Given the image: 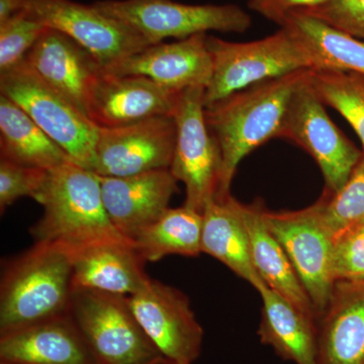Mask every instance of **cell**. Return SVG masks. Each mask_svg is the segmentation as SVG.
Segmentation results:
<instances>
[{
  "label": "cell",
  "mask_w": 364,
  "mask_h": 364,
  "mask_svg": "<svg viewBox=\"0 0 364 364\" xmlns=\"http://www.w3.org/2000/svg\"><path fill=\"white\" fill-rule=\"evenodd\" d=\"M313 70L304 69L256 83L205 107V122L222 153L217 198L231 195L232 181L244 158L272 139L282 138L294 95Z\"/></svg>",
  "instance_id": "obj_1"
},
{
  "label": "cell",
  "mask_w": 364,
  "mask_h": 364,
  "mask_svg": "<svg viewBox=\"0 0 364 364\" xmlns=\"http://www.w3.org/2000/svg\"><path fill=\"white\" fill-rule=\"evenodd\" d=\"M36 202L44 213L30 228L35 243L74 252L105 242H131L117 231L107 215L100 176L72 160L49 171Z\"/></svg>",
  "instance_id": "obj_2"
},
{
  "label": "cell",
  "mask_w": 364,
  "mask_h": 364,
  "mask_svg": "<svg viewBox=\"0 0 364 364\" xmlns=\"http://www.w3.org/2000/svg\"><path fill=\"white\" fill-rule=\"evenodd\" d=\"M72 293L71 252L33 244L2 268L0 335L68 315Z\"/></svg>",
  "instance_id": "obj_3"
},
{
  "label": "cell",
  "mask_w": 364,
  "mask_h": 364,
  "mask_svg": "<svg viewBox=\"0 0 364 364\" xmlns=\"http://www.w3.org/2000/svg\"><path fill=\"white\" fill-rule=\"evenodd\" d=\"M213 74L205 90V107L249 86L314 69L310 55L286 28L264 39L235 43L208 36Z\"/></svg>",
  "instance_id": "obj_4"
},
{
  "label": "cell",
  "mask_w": 364,
  "mask_h": 364,
  "mask_svg": "<svg viewBox=\"0 0 364 364\" xmlns=\"http://www.w3.org/2000/svg\"><path fill=\"white\" fill-rule=\"evenodd\" d=\"M0 92L23 109L72 161L95 171L98 127L25 61L0 73Z\"/></svg>",
  "instance_id": "obj_5"
},
{
  "label": "cell",
  "mask_w": 364,
  "mask_h": 364,
  "mask_svg": "<svg viewBox=\"0 0 364 364\" xmlns=\"http://www.w3.org/2000/svg\"><path fill=\"white\" fill-rule=\"evenodd\" d=\"M69 315L97 364H157L164 358L139 325L127 296L74 289Z\"/></svg>",
  "instance_id": "obj_6"
},
{
  "label": "cell",
  "mask_w": 364,
  "mask_h": 364,
  "mask_svg": "<svg viewBox=\"0 0 364 364\" xmlns=\"http://www.w3.org/2000/svg\"><path fill=\"white\" fill-rule=\"evenodd\" d=\"M95 6L133 28L150 45L208 31L245 33L250 16L235 4H184L173 0H100Z\"/></svg>",
  "instance_id": "obj_7"
},
{
  "label": "cell",
  "mask_w": 364,
  "mask_h": 364,
  "mask_svg": "<svg viewBox=\"0 0 364 364\" xmlns=\"http://www.w3.org/2000/svg\"><path fill=\"white\" fill-rule=\"evenodd\" d=\"M205 87L182 91L172 117L176 143L170 172L186 189L184 205L203 214L219 195L223 159L219 144L205 117Z\"/></svg>",
  "instance_id": "obj_8"
},
{
  "label": "cell",
  "mask_w": 364,
  "mask_h": 364,
  "mask_svg": "<svg viewBox=\"0 0 364 364\" xmlns=\"http://www.w3.org/2000/svg\"><path fill=\"white\" fill-rule=\"evenodd\" d=\"M265 223L284 248L312 303L318 321L331 301L333 235L325 226L317 205L294 212L263 210Z\"/></svg>",
  "instance_id": "obj_9"
},
{
  "label": "cell",
  "mask_w": 364,
  "mask_h": 364,
  "mask_svg": "<svg viewBox=\"0 0 364 364\" xmlns=\"http://www.w3.org/2000/svg\"><path fill=\"white\" fill-rule=\"evenodd\" d=\"M311 76L294 95L282 138L293 141L312 156L322 171L327 191L336 193L348 181L363 154L328 116Z\"/></svg>",
  "instance_id": "obj_10"
},
{
  "label": "cell",
  "mask_w": 364,
  "mask_h": 364,
  "mask_svg": "<svg viewBox=\"0 0 364 364\" xmlns=\"http://www.w3.org/2000/svg\"><path fill=\"white\" fill-rule=\"evenodd\" d=\"M127 299L139 325L163 358L176 364H193L200 358L203 330L182 291L150 279Z\"/></svg>",
  "instance_id": "obj_11"
},
{
  "label": "cell",
  "mask_w": 364,
  "mask_h": 364,
  "mask_svg": "<svg viewBox=\"0 0 364 364\" xmlns=\"http://www.w3.org/2000/svg\"><path fill=\"white\" fill-rule=\"evenodd\" d=\"M25 9L43 25L65 33L107 67L150 46L123 21L72 0H28Z\"/></svg>",
  "instance_id": "obj_12"
},
{
  "label": "cell",
  "mask_w": 364,
  "mask_h": 364,
  "mask_svg": "<svg viewBox=\"0 0 364 364\" xmlns=\"http://www.w3.org/2000/svg\"><path fill=\"white\" fill-rule=\"evenodd\" d=\"M176 143V124L172 116L98 128L95 172L100 176L124 177L169 169Z\"/></svg>",
  "instance_id": "obj_13"
},
{
  "label": "cell",
  "mask_w": 364,
  "mask_h": 364,
  "mask_svg": "<svg viewBox=\"0 0 364 364\" xmlns=\"http://www.w3.org/2000/svg\"><path fill=\"white\" fill-rule=\"evenodd\" d=\"M207 33L173 43H158L105 67L112 75L145 76L168 90L207 87L213 74Z\"/></svg>",
  "instance_id": "obj_14"
},
{
  "label": "cell",
  "mask_w": 364,
  "mask_h": 364,
  "mask_svg": "<svg viewBox=\"0 0 364 364\" xmlns=\"http://www.w3.org/2000/svg\"><path fill=\"white\" fill-rule=\"evenodd\" d=\"M23 61L88 117L91 95L104 71L90 51L65 33L48 28Z\"/></svg>",
  "instance_id": "obj_15"
},
{
  "label": "cell",
  "mask_w": 364,
  "mask_h": 364,
  "mask_svg": "<svg viewBox=\"0 0 364 364\" xmlns=\"http://www.w3.org/2000/svg\"><path fill=\"white\" fill-rule=\"evenodd\" d=\"M181 92L163 87L145 76L112 75L102 71L91 95L88 117L98 128H114L172 116Z\"/></svg>",
  "instance_id": "obj_16"
},
{
  "label": "cell",
  "mask_w": 364,
  "mask_h": 364,
  "mask_svg": "<svg viewBox=\"0 0 364 364\" xmlns=\"http://www.w3.org/2000/svg\"><path fill=\"white\" fill-rule=\"evenodd\" d=\"M100 177L107 215L117 231L131 242L166 213L170 200L178 191V181L169 169Z\"/></svg>",
  "instance_id": "obj_17"
},
{
  "label": "cell",
  "mask_w": 364,
  "mask_h": 364,
  "mask_svg": "<svg viewBox=\"0 0 364 364\" xmlns=\"http://www.w3.org/2000/svg\"><path fill=\"white\" fill-rule=\"evenodd\" d=\"M0 361L97 364L69 314L0 335Z\"/></svg>",
  "instance_id": "obj_18"
},
{
  "label": "cell",
  "mask_w": 364,
  "mask_h": 364,
  "mask_svg": "<svg viewBox=\"0 0 364 364\" xmlns=\"http://www.w3.org/2000/svg\"><path fill=\"white\" fill-rule=\"evenodd\" d=\"M72 287L130 296L151 277L132 242H105L71 252Z\"/></svg>",
  "instance_id": "obj_19"
},
{
  "label": "cell",
  "mask_w": 364,
  "mask_h": 364,
  "mask_svg": "<svg viewBox=\"0 0 364 364\" xmlns=\"http://www.w3.org/2000/svg\"><path fill=\"white\" fill-rule=\"evenodd\" d=\"M318 364H364V282H336L318 321Z\"/></svg>",
  "instance_id": "obj_20"
},
{
  "label": "cell",
  "mask_w": 364,
  "mask_h": 364,
  "mask_svg": "<svg viewBox=\"0 0 364 364\" xmlns=\"http://www.w3.org/2000/svg\"><path fill=\"white\" fill-rule=\"evenodd\" d=\"M243 203L231 195L208 203L203 212L202 253L208 254L258 291L265 286L254 267Z\"/></svg>",
  "instance_id": "obj_21"
},
{
  "label": "cell",
  "mask_w": 364,
  "mask_h": 364,
  "mask_svg": "<svg viewBox=\"0 0 364 364\" xmlns=\"http://www.w3.org/2000/svg\"><path fill=\"white\" fill-rule=\"evenodd\" d=\"M262 299V317L258 335L286 360L296 364H318V325L315 318L299 310L267 284L258 289Z\"/></svg>",
  "instance_id": "obj_22"
},
{
  "label": "cell",
  "mask_w": 364,
  "mask_h": 364,
  "mask_svg": "<svg viewBox=\"0 0 364 364\" xmlns=\"http://www.w3.org/2000/svg\"><path fill=\"white\" fill-rule=\"evenodd\" d=\"M263 210L264 207L261 203L243 205L242 208L254 267L268 287L284 296L317 322L312 303L284 248L268 229Z\"/></svg>",
  "instance_id": "obj_23"
},
{
  "label": "cell",
  "mask_w": 364,
  "mask_h": 364,
  "mask_svg": "<svg viewBox=\"0 0 364 364\" xmlns=\"http://www.w3.org/2000/svg\"><path fill=\"white\" fill-rule=\"evenodd\" d=\"M280 28L303 46L314 70L347 72L364 78V42L309 14L291 13Z\"/></svg>",
  "instance_id": "obj_24"
},
{
  "label": "cell",
  "mask_w": 364,
  "mask_h": 364,
  "mask_svg": "<svg viewBox=\"0 0 364 364\" xmlns=\"http://www.w3.org/2000/svg\"><path fill=\"white\" fill-rule=\"evenodd\" d=\"M0 159L51 171L70 157L26 112L0 95Z\"/></svg>",
  "instance_id": "obj_25"
},
{
  "label": "cell",
  "mask_w": 364,
  "mask_h": 364,
  "mask_svg": "<svg viewBox=\"0 0 364 364\" xmlns=\"http://www.w3.org/2000/svg\"><path fill=\"white\" fill-rule=\"evenodd\" d=\"M202 232L203 214L183 205L169 208L132 243L146 262H157L169 255L196 257L202 253Z\"/></svg>",
  "instance_id": "obj_26"
},
{
  "label": "cell",
  "mask_w": 364,
  "mask_h": 364,
  "mask_svg": "<svg viewBox=\"0 0 364 364\" xmlns=\"http://www.w3.org/2000/svg\"><path fill=\"white\" fill-rule=\"evenodd\" d=\"M311 83L321 100L350 124L364 147V78L347 72L313 70Z\"/></svg>",
  "instance_id": "obj_27"
},
{
  "label": "cell",
  "mask_w": 364,
  "mask_h": 364,
  "mask_svg": "<svg viewBox=\"0 0 364 364\" xmlns=\"http://www.w3.org/2000/svg\"><path fill=\"white\" fill-rule=\"evenodd\" d=\"M318 215L333 236L364 220V155L346 183L336 193H327L316 203Z\"/></svg>",
  "instance_id": "obj_28"
},
{
  "label": "cell",
  "mask_w": 364,
  "mask_h": 364,
  "mask_svg": "<svg viewBox=\"0 0 364 364\" xmlns=\"http://www.w3.org/2000/svg\"><path fill=\"white\" fill-rule=\"evenodd\" d=\"M47 28L26 9L0 23V73L23 61Z\"/></svg>",
  "instance_id": "obj_29"
},
{
  "label": "cell",
  "mask_w": 364,
  "mask_h": 364,
  "mask_svg": "<svg viewBox=\"0 0 364 364\" xmlns=\"http://www.w3.org/2000/svg\"><path fill=\"white\" fill-rule=\"evenodd\" d=\"M332 272L335 282H364V220L333 236Z\"/></svg>",
  "instance_id": "obj_30"
},
{
  "label": "cell",
  "mask_w": 364,
  "mask_h": 364,
  "mask_svg": "<svg viewBox=\"0 0 364 364\" xmlns=\"http://www.w3.org/2000/svg\"><path fill=\"white\" fill-rule=\"evenodd\" d=\"M49 171L0 159V213L4 214L18 198L37 200Z\"/></svg>",
  "instance_id": "obj_31"
},
{
  "label": "cell",
  "mask_w": 364,
  "mask_h": 364,
  "mask_svg": "<svg viewBox=\"0 0 364 364\" xmlns=\"http://www.w3.org/2000/svg\"><path fill=\"white\" fill-rule=\"evenodd\" d=\"M299 13L309 14L352 37L364 40V0H326L320 6Z\"/></svg>",
  "instance_id": "obj_32"
},
{
  "label": "cell",
  "mask_w": 364,
  "mask_h": 364,
  "mask_svg": "<svg viewBox=\"0 0 364 364\" xmlns=\"http://www.w3.org/2000/svg\"><path fill=\"white\" fill-rule=\"evenodd\" d=\"M325 1L326 0H249L248 6L267 20L282 26L291 13L312 9Z\"/></svg>",
  "instance_id": "obj_33"
},
{
  "label": "cell",
  "mask_w": 364,
  "mask_h": 364,
  "mask_svg": "<svg viewBox=\"0 0 364 364\" xmlns=\"http://www.w3.org/2000/svg\"><path fill=\"white\" fill-rule=\"evenodd\" d=\"M28 0H0V23L25 9Z\"/></svg>",
  "instance_id": "obj_34"
},
{
  "label": "cell",
  "mask_w": 364,
  "mask_h": 364,
  "mask_svg": "<svg viewBox=\"0 0 364 364\" xmlns=\"http://www.w3.org/2000/svg\"><path fill=\"white\" fill-rule=\"evenodd\" d=\"M157 364H176L172 363V361L167 360V359L163 358L161 361H159Z\"/></svg>",
  "instance_id": "obj_35"
},
{
  "label": "cell",
  "mask_w": 364,
  "mask_h": 364,
  "mask_svg": "<svg viewBox=\"0 0 364 364\" xmlns=\"http://www.w3.org/2000/svg\"><path fill=\"white\" fill-rule=\"evenodd\" d=\"M0 364H16V363H6V361H0Z\"/></svg>",
  "instance_id": "obj_36"
}]
</instances>
